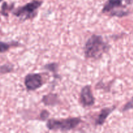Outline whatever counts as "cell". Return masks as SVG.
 Masks as SVG:
<instances>
[{"instance_id":"ba28073f","label":"cell","mask_w":133,"mask_h":133,"mask_svg":"<svg viewBox=\"0 0 133 133\" xmlns=\"http://www.w3.org/2000/svg\"><path fill=\"white\" fill-rule=\"evenodd\" d=\"M57 100H58V97L57 95L49 94L47 96H44L42 99V102L47 106H53L57 104Z\"/></svg>"},{"instance_id":"9a60e30c","label":"cell","mask_w":133,"mask_h":133,"mask_svg":"<svg viewBox=\"0 0 133 133\" xmlns=\"http://www.w3.org/2000/svg\"><path fill=\"white\" fill-rule=\"evenodd\" d=\"M2 1H3V0H0V2H1Z\"/></svg>"},{"instance_id":"277c9868","label":"cell","mask_w":133,"mask_h":133,"mask_svg":"<svg viewBox=\"0 0 133 133\" xmlns=\"http://www.w3.org/2000/svg\"><path fill=\"white\" fill-rule=\"evenodd\" d=\"M24 84L27 90H36L42 86V77L39 74H29L26 75Z\"/></svg>"},{"instance_id":"30bf717a","label":"cell","mask_w":133,"mask_h":133,"mask_svg":"<svg viewBox=\"0 0 133 133\" xmlns=\"http://www.w3.org/2000/svg\"><path fill=\"white\" fill-rule=\"evenodd\" d=\"M11 44L9 43L3 42H0V53L6 52L9 50L11 47Z\"/></svg>"},{"instance_id":"9c48e42d","label":"cell","mask_w":133,"mask_h":133,"mask_svg":"<svg viewBox=\"0 0 133 133\" xmlns=\"http://www.w3.org/2000/svg\"><path fill=\"white\" fill-rule=\"evenodd\" d=\"M13 66L10 64H4L0 67V73L2 74L9 73L12 71Z\"/></svg>"},{"instance_id":"5b68a950","label":"cell","mask_w":133,"mask_h":133,"mask_svg":"<svg viewBox=\"0 0 133 133\" xmlns=\"http://www.w3.org/2000/svg\"><path fill=\"white\" fill-rule=\"evenodd\" d=\"M81 103L83 107H91L94 104L95 99L92 94L91 87L87 85L82 88L80 94Z\"/></svg>"},{"instance_id":"7a4b0ae2","label":"cell","mask_w":133,"mask_h":133,"mask_svg":"<svg viewBox=\"0 0 133 133\" xmlns=\"http://www.w3.org/2000/svg\"><path fill=\"white\" fill-rule=\"evenodd\" d=\"M81 123L79 118H70L67 119H49L47 122V127L52 131H68L77 127Z\"/></svg>"},{"instance_id":"52a82bcc","label":"cell","mask_w":133,"mask_h":133,"mask_svg":"<svg viewBox=\"0 0 133 133\" xmlns=\"http://www.w3.org/2000/svg\"><path fill=\"white\" fill-rule=\"evenodd\" d=\"M115 108V107H112V108H105V109H102L96 122V125H101L103 124L106 121L107 118L112 112Z\"/></svg>"},{"instance_id":"8fae6325","label":"cell","mask_w":133,"mask_h":133,"mask_svg":"<svg viewBox=\"0 0 133 133\" xmlns=\"http://www.w3.org/2000/svg\"><path fill=\"white\" fill-rule=\"evenodd\" d=\"M10 6H9L6 3H4L3 6H1V13H2L3 15L7 16L8 14L7 10H10Z\"/></svg>"},{"instance_id":"5bb4252c","label":"cell","mask_w":133,"mask_h":133,"mask_svg":"<svg viewBox=\"0 0 133 133\" xmlns=\"http://www.w3.org/2000/svg\"><path fill=\"white\" fill-rule=\"evenodd\" d=\"M132 107H133V98L130 102H129L124 107V108H123V111H126V110H129L130 109H131V108Z\"/></svg>"},{"instance_id":"3957f363","label":"cell","mask_w":133,"mask_h":133,"mask_svg":"<svg viewBox=\"0 0 133 133\" xmlns=\"http://www.w3.org/2000/svg\"><path fill=\"white\" fill-rule=\"evenodd\" d=\"M42 4L40 0H32L23 6H20L13 11V14L22 20L32 19L37 13V10Z\"/></svg>"},{"instance_id":"7c38bea8","label":"cell","mask_w":133,"mask_h":133,"mask_svg":"<svg viewBox=\"0 0 133 133\" xmlns=\"http://www.w3.org/2000/svg\"><path fill=\"white\" fill-rule=\"evenodd\" d=\"M57 64L56 63H51V64H47L45 66V68L48 69V70H50L51 71H56L57 70Z\"/></svg>"},{"instance_id":"6da1fadb","label":"cell","mask_w":133,"mask_h":133,"mask_svg":"<svg viewBox=\"0 0 133 133\" xmlns=\"http://www.w3.org/2000/svg\"><path fill=\"white\" fill-rule=\"evenodd\" d=\"M109 50V44L100 35H93L88 38L84 46V55L87 58L98 59Z\"/></svg>"},{"instance_id":"8992f818","label":"cell","mask_w":133,"mask_h":133,"mask_svg":"<svg viewBox=\"0 0 133 133\" xmlns=\"http://www.w3.org/2000/svg\"><path fill=\"white\" fill-rule=\"evenodd\" d=\"M124 0H108L103 6L102 9V12L107 13L113 11L117 8L123 6V2Z\"/></svg>"},{"instance_id":"4fadbf2b","label":"cell","mask_w":133,"mask_h":133,"mask_svg":"<svg viewBox=\"0 0 133 133\" xmlns=\"http://www.w3.org/2000/svg\"><path fill=\"white\" fill-rule=\"evenodd\" d=\"M49 112L47 111V110H44L42 111L41 114H40V118H41V119H42V120H45V119L49 117Z\"/></svg>"}]
</instances>
